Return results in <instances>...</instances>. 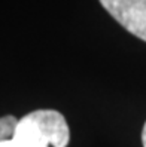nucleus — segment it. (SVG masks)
<instances>
[{
    "label": "nucleus",
    "mask_w": 146,
    "mask_h": 147,
    "mask_svg": "<svg viewBox=\"0 0 146 147\" xmlns=\"http://www.w3.org/2000/svg\"><path fill=\"white\" fill-rule=\"evenodd\" d=\"M70 129L57 110L40 109L18 119L14 137L2 140L0 147H67Z\"/></svg>",
    "instance_id": "1"
},
{
    "label": "nucleus",
    "mask_w": 146,
    "mask_h": 147,
    "mask_svg": "<svg viewBox=\"0 0 146 147\" xmlns=\"http://www.w3.org/2000/svg\"><path fill=\"white\" fill-rule=\"evenodd\" d=\"M112 18L146 42V0H98Z\"/></svg>",
    "instance_id": "2"
},
{
    "label": "nucleus",
    "mask_w": 146,
    "mask_h": 147,
    "mask_svg": "<svg viewBox=\"0 0 146 147\" xmlns=\"http://www.w3.org/2000/svg\"><path fill=\"white\" fill-rule=\"evenodd\" d=\"M16 123H18V119L12 115L0 117V141L2 140H11L14 137Z\"/></svg>",
    "instance_id": "3"
},
{
    "label": "nucleus",
    "mask_w": 146,
    "mask_h": 147,
    "mask_svg": "<svg viewBox=\"0 0 146 147\" xmlns=\"http://www.w3.org/2000/svg\"><path fill=\"white\" fill-rule=\"evenodd\" d=\"M142 143H143V147H146V122L143 125V131H142Z\"/></svg>",
    "instance_id": "4"
}]
</instances>
